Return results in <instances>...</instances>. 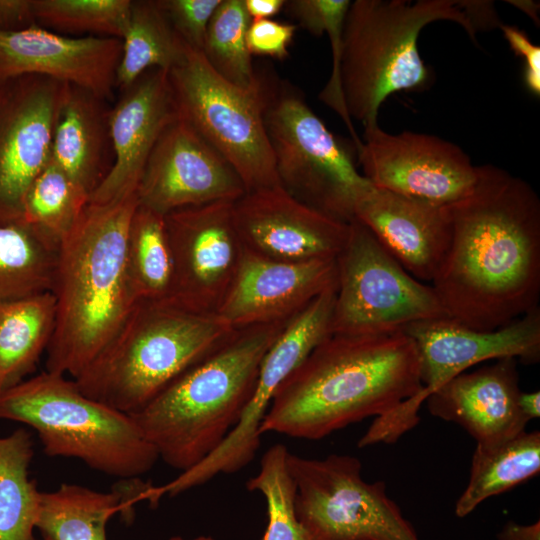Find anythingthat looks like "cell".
I'll list each match as a JSON object with an SVG mask.
<instances>
[{
  "label": "cell",
  "mask_w": 540,
  "mask_h": 540,
  "mask_svg": "<svg viewBox=\"0 0 540 540\" xmlns=\"http://www.w3.org/2000/svg\"><path fill=\"white\" fill-rule=\"evenodd\" d=\"M517 359L503 358L447 381L427 398L429 412L463 427L477 445H495L523 432Z\"/></svg>",
  "instance_id": "23"
},
{
  "label": "cell",
  "mask_w": 540,
  "mask_h": 540,
  "mask_svg": "<svg viewBox=\"0 0 540 540\" xmlns=\"http://www.w3.org/2000/svg\"><path fill=\"white\" fill-rule=\"evenodd\" d=\"M33 453L31 433L24 428L0 437V540H38L41 491L29 476Z\"/></svg>",
  "instance_id": "29"
},
{
  "label": "cell",
  "mask_w": 540,
  "mask_h": 540,
  "mask_svg": "<svg viewBox=\"0 0 540 540\" xmlns=\"http://www.w3.org/2000/svg\"><path fill=\"white\" fill-rule=\"evenodd\" d=\"M151 484L129 479L126 495L100 492L77 484H61L41 492L36 529L49 540H107L109 519L121 512L132 517L134 504L144 501Z\"/></svg>",
  "instance_id": "25"
},
{
  "label": "cell",
  "mask_w": 540,
  "mask_h": 540,
  "mask_svg": "<svg viewBox=\"0 0 540 540\" xmlns=\"http://www.w3.org/2000/svg\"><path fill=\"white\" fill-rule=\"evenodd\" d=\"M137 192L88 203L58 248L51 292L56 316L46 370L78 377L117 333L136 299L126 263Z\"/></svg>",
  "instance_id": "3"
},
{
  "label": "cell",
  "mask_w": 540,
  "mask_h": 540,
  "mask_svg": "<svg viewBox=\"0 0 540 540\" xmlns=\"http://www.w3.org/2000/svg\"><path fill=\"white\" fill-rule=\"evenodd\" d=\"M336 290L337 282L288 322L266 352L253 395L235 427L201 462L165 484L171 497L205 484L219 474L238 472L253 460L261 442V424L276 390L330 335Z\"/></svg>",
  "instance_id": "12"
},
{
  "label": "cell",
  "mask_w": 540,
  "mask_h": 540,
  "mask_svg": "<svg viewBox=\"0 0 540 540\" xmlns=\"http://www.w3.org/2000/svg\"><path fill=\"white\" fill-rule=\"evenodd\" d=\"M540 471V432L517 434L495 445H476L467 486L455 514L465 517L484 500L536 476Z\"/></svg>",
  "instance_id": "27"
},
{
  "label": "cell",
  "mask_w": 540,
  "mask_h": 540,
  "mask_svg": "<svg viewBox=\"0 0 540 540\" xmlns=\"http://www.w3.org/2000/svg\"><path fill=\"white\" fill-rule=\"evenodd\" d=\"M288 449L275 444L264 453L257 474L246 488L261 494L267 506L263 540H311L294 509V484L287 465Z\"/></svg>",
  "instance_id": "35"
},
{
  "label": "cell",
  "mask_w": 540,
  "mask_h": 540,
  "mask_svg": "<svg viewBox=\"0 0 540 540\" xmlns=\"http://www.w3.org/2000/svg\"><path fill=\"white\" fill-rule=\"evenodd\" d=\"M165 540H216V539L208 535H199V536L191 537V538H186L183 536L176 535V536H171Z\"/></svg>",
  "instance_id": "45"
},
{
  "label": "cell",
  "mask_w": 540,
  "mask_h": 540,
  "mask_svg": "<svg viewBox=\"0 0 540 540\" xmlns=\"http://www.w3.org/2000/svg\"><path fill=\"white\" fill-rule=\"evenodd\" d=\"M109 116L107 100L68 85L53 134L51 161L89 196L106 175Z\"/></svg>",
  "instance_id": "24"
},
{
  "label": "cell",
  "mask_w": 540,
  "mask_h": 540,
  "mask_svg": "<svg viewBox=\"0 0 540 540\" xmlns=\"http://www.w3.org/2000/svg\"><path fill=\"white\" fill-rule=\"evenodd\" d=\"M89 195L51 160L29 188L19 223L59 247L78 222Z\"/></svg>",
  "instance_id": "32"
},
{
  "label": "cell",
  "mask_w": 540,
  "mask_h": 540,
  "mask_svg": "<svg viewBox=\"0 0 540 540\" xmlns=\"http://www.w3.org/2000/svg\"><path fill=\"white\" fill-rule=\"evenodd\" d=\"M232 204L220 201L165 215L173 261L169 301L198 313L219 309L244 252Z\"/></svg>",
  "instance_id": "15"
},
{
  "label": "cell",
  "mask_w": 540,
  "mask_h": 540,
  "mask_svg": "<svg viewBox=\"0 0 540 540\" xmlns=\"http://www.w3.org/2000/svg\"><path fill=\"white\" fill-rule=\"evenodd\" d=\"M518 407L521 413L530 421L540 416V392H520Z\"/></svg>",
  "instance_id": "43"
},
{
  "label": "cell",
  "mask_w": 540,
  "mask_h": 540,
  "mask_svg": "<svg viewBox=\"0 0 540 540\" xmlns=\"http://www.w3.org/2000/svg\"><path fill=\"white\" fill-rule=\"evenodd\" d=\"M458 4L475 35L477 30H489L502 25L492 1L465 0L458 1Z\"/></svg>",
  "instance_id": "40"
},
{
  "label": "cell",
  "mask_w": 540,
  "mask_h": 540,
  "mask_svg": "<svg viewBox=\"0 0 540 540\" xmlns=\"http://www.w3.org/2000/svg\"><path fill=\"white\" fill-rule=\"evenodd\" d=\"M511 5L517 7L519 10L526 13L529 18L539 26V3L531 0H509L507 1Z\"/></svg>",
  "instance_id": "44"
},
{
  "label": "cell",
  "mask_w": 540,
  "mask_h": 540,
  "mask_svg": "<svg viewBox=\"0 0 540 540\" xmlns=\"http://www.w3.org/2000/svg\"><path fill=\"white\" fill-rule=\"evenodd\" d=\"M357 157L372 186L440 206L463 198L477 178V166L463 149L426 133L364 129Z\"/></svg>",
  "instance_id": "13"
},
{
  "label": "cell",
  "mask_w": 540,
  "mask_h": 540,
  "mask_svg": "<svg viewBox=\"0 0 540 540\" xmlns=\"http://www.w3.org/2000/svg\"><path fill=\"white\" fill-rule=\"evenodd\" d=\"M138 203L159 214L220 201L246 190L230 163L181 119L160 135L137 186Z\"/></svg>",
  "instance_id": "16"
},
{
  "label": "cell",
  "mask_w": 540,
  "mask_h": 540,
  "mask_svg": "<svg viewBox=\"0 0 540 540\" xmlns=\"http://www.w3.org/2000/svg\"><path fill=\"white\" fill-rule=\"evenodd\" d=\"M289 321L236 329L131 415L159 459L184 472L223 442L253 395L266 352Z\"/></svg>",
  "instance_id": "4"
},
{
  "label": "cell",
  "mask_w": 540,
  "mask_h": 540,
  "mask_svg": "<svg viewBox=\"0 0 540 540\" xmlns=\"http://www.w3.org/2000/svg\"><path fill=\"white\" fill-rule=\"evenodd\" d=\"M178 118L167 71L148 70L122 90L109 116L114 162L88 203H108L136 192L153 147Z\"/></svg>",
  "instance_id": "21"
},
{
  "label": "cell",
  "mask_w": 540,
  "mask_h": 540,
  "mask_svg": "<svg viewBox=\"0 0 540 540\" xmlns=\"http://www.w3.org/2000/svg\"><path fill=\"white\" fill-rule=\"evenodd\" d=\"M42 540H49V539H47V538H42Z\"/></svg>",
  "instance_id": "46"
},
{
  "label": "cell",
  "mask_w": 540,
  "mask_h": 540,
  "mask_svg": "<svg viewBox=\"0 0 540 540\" xmlns=\"http://www.w3.org/2000/svg\"><path fill=\"white\" fill-rule=\"evenodd\" d=\"M127 272L138 301L168 300L173 261L165 216L138 203L126 242Z\"/></svg>",
  "instance_id": "30"
},
{
  "label": "cell",
  "mask_w": 540,
  "mask_h": 540,
  "mask_svg": "<svg viewBox=\"0 0 540 540\" xmlns=\"http://www.w3.org/2000/svg\"><path fill=\"white\" fill-rule=\"evenodd\" d=\"M121 41L116 71V87L121 91L148 70L168 72L185 59L190 48L174 30L158 0H131Z\"/></svg>",
  "instance_id": "28"
},
{
  "label": "cell",
  "mask_w": 540,
  "mask_h": 540,
  "mask_svg": "<svg viewBox=\"0 0 540 540\" xmlns=\"http://www.w3.org/2000/svg\"><path fill=\"white\" fill-rule=\"evenodd\" d=\"M122 41L103 36H65L38 25L0 31V82L38 75L86 89L110 100Z\"/></svg>",
  "instance_id": "19"
},
{
  "label": "cell",
  "mask_w": 540,
  "mask_h": 540,
  "mask_svg": "<svg viewBox=\"0 0 540 540\" xmlns=\"http://www.w3.org/2000/svg\"><path fill=\"white\" fill-rule=\"evenodd\" d=\"M497 540H540V521L529 525L508 521L497 534Z\"/></svg>",
  "instance_id": "41"
},
{
  "label": "cell",
  "mask_w": 540,
  "mask_h": 540,
  "mask_svg": "<svg viewBox=\"0 0 540 540\" xmlns=\"http://www.w3.org/2000/svg\"><path fill=\"white\" fill-rule=\"evenodd\" d=\"M353 219L417 280L432 282L451 232L448 206H440L369 186L356 199Z\"/></svg>",
  "instance_id": "22"
},
{
  "label": "cell",
  "mask_w": 540,
  "mask_h": 540,
  "mask_svg": "<svg viewBox=\"0 0 540 540\" xmlns=\"http://www.w3.org/2000/svg\"><path fill=\"white\" fill-rule=\"evenodd\" d=\"M297 26L290 23L262 19L250 22L246 33L249 53L268 56L278 60L288 57L289 46L295 36Z\"/></svg>",
  "instance_id": "37"
},
{
  "label": "cell",
  "mask_w": 540,
  "mask_h": 540,
  "mask_svg": "<svg viewBox=\"0 0 540 540\" xmlns=\"http://www.w3.org/2000/svg\"><path fill=\"white\" fill-rule=\"evenodd\" d=\"M287 465L295 514L311 540H420L385 483L363 479L356 457L313 459L289 452Z\"/></svg>",
  "instance_id": "11"
},
{
  "label": "cell",
  "mask_w": 540,
  "mask_h": 540,
  "mask_svg": "<svg viewBox=\"0 0 540 540\" xmlns=\"http://www.w3.org/2000/svg\"><path fill=\"white\" fill-rule=\"evenodd\" d=\"M336 281V259L282 262L244 248L216 314L233 329L289 321Z\"/></svg>",
  "instance_id": "20"
},
{
  "label": "cell",
  "mask_w": 540,
  "mask_h": 540,
  "mask_svg": "<svg viewBox=\"0 0 540 540\" xmlns=\"http://www.w3.org/2000/svg\"><path fill=\"white\" fill-rule=\"evenodd\" d=\"M235 330L216 313L194 312L169 300H140L73 380L86 396L132 415Z\"/></svg>",
  "instance_id": "5"
},
{
  "label": "cell",
  "mask_w": 540,
  "mask_h": 540,
  "mask_svg": "<svg viewBox=\"0 0 540 540\" xmlns=\"http://www.w3.org/2000/svg\"><path fill=\"white\" fill-rule=\"evenodd\" d=\"M57 252L21 223L0 225V304L50 292Z\"/></svg>",
  "instance_id": "31"
},
{
  "label": "cell",
  "mask_w": 540,
  "mask_h": 540,
  "mask_svg": "<svg viewBox=\"0 0 540 540\" xmlns=\"http://www.w3.org/2000/svg\"><path fill=\"white\" fill-rule=\"evenodd\" d=\"M55 316L51 291L0 304V394L34 371L52 338Z\"/></svg>",
  "instance_id": "26"
},
{
  "label": "cell",
  "mask_w": 540,
  "mask_h": 540,
  "mask_svg": "<svg viewBox=\"0 0 540 540\" xmlns=\"http://www.w3.org/2000/svg\"><path fill=\"white\" fill-rule=\"evenodd\" d=\"M422 389L419 354L403 330L329 335L278 387L260 430L319 440Z\"/></svg>",
  "instance_id": "2"
},
{
  "label": "cell",
  "mask_w": 540,
  "mask_h": 540,
  "mask_svg": "<svg viewBox=\"0 0 540 540\" xmlns=\"http://www.w3.org/2000/svg\"><path fill=\"white\" fill-rule=\"evenodd\" d=\"M131 0H33L36 24L56 33L122 39Z\"/></svg>",
  "instance_id": "34"
},
{
  "label": "cell",
  "mask_w": 540,
  "mask_h": 540,
  "mask_svg": "<svg viewBox=\"0 0 540 540\" xmlns=\"http://www.w3.org/2000/svg\"><path fill=\"white\" fill-rule=\"evenodd\" d=\"M285 2V0H244V6L252 22L275 16L283 10Z\"/></svg>",
  "instance_id": "42"
},
{
  "label": "cell",
  "mask_w": 540,
  "mask_h": 540,
  "mask_svg": "<svg viewBox=\"0 0 540 540\" xmlns=\"http://www.w3.org/2000/svg\"><path fill=\"white\" fill-rule=\"evenodd\" d=\"M503 36L511 50L524 57V84L532 95L540 96V47L534 44L520 28L502 24Z\"/></svg>",
  "instance_id": "38"
},
{
  "label": "cell",
  "mask_w": 540,
  "mask_h": 540,
  "mask_svg": "<svg viewBox=\"0 0 540 540\" xmlns=\"http://www.w3.org/2000/svg\"><path fill=\"white\" fill-rule=\"evenodd\" d=\"M263 82L264 122L280 185L307 206L350 222L356 199L371 186L353 154L301 93L266 76Z\"/></svg>",
  "instance_id": "8"
},
{
  "label": "cell",
  "mask_w": 540,
  "mask_h": 540,
  "mask_svg": "<svg viewBox=\"0 0 540 540\" xmlns=\"http://www.w3.org/2000/svg\"><path fill=\"white\" fill-rule=\"evenodd\" d=\"M403 331L416 345L423 384L417 395L404 402L410 415L418 414L432 392L477 363L515 358L534 364L540 359L539 306L490 331L475 330L451 318L412 323Z\"/></svg>",
  "instance_id": "17"
},
{
  "label": "cell",
  "mask_w": 540,
  "mask_h": 540,
  "mask_svg": "<svg viewBox=\"0 0 540 540\" xmlns=\"http://www.w3.org/2000/svg\"><path fill=\"white\" fill-rule=\"evenodd\" d=\"M330 335H374L449 318L432 285L410 275L359 221L336 257Z\"/></svg>",
  "instance_id": "10"
},
{
  "label": "cell",
  "mask_w": 540,
  "mask_h": 540,
  "mask_svg": "<svg viewBox=\"0 0 540 540\" xmlns=\"http://www.w3.org/2000/svg\"><path fill=\"white\" fill-rule=\"evenodd\" d=\"M448 207L449 244L431 283L449 318L490 331L538 307L540 199L534 188L484 164L471 190Z\"/></svg>",
  "instance_id": "1"
},
{
  "label": "cell",
  "mask_w": 540,
  "mask_h": 540,
  "mask_svg": "<svg viewBox=\"0 0 540 540\" xmlns=\"http://www.w3.org/2000/svg\"><path fill=\"white\" fill-rule=\"evenodd\" d=\"M174 30L193 50L202 51L208 24L221 0H158Z\"/></svg>",
  "instance_id": "36"
},
{
  "label": "cell",
  "mask_w": 540,
  "mask_h": 540,
  "mask_svg": "<svg viewBox=\"0 0 540 540\" xmlns=\"http://www.w3.org/2000/svg\"><path fill=\"white\" fill-rule=\"evenodd\" d=\"M448 20L476 41L456 0H355L348 8L342 36L339 78L350 119L364 129L377 123L388 96L423 88L430 79L418 49L421 30Z\"/></svg>",
  "instance_id": "6"
},
{
  "label": "cell",
  "mask_w": 540,
  "mask_h": 540,
  "mask_svg": "<svg viewBox=\"0 0 540 540\" xmlns=\"http://www.w3.org/2000/svg\"><path fill=\"white\" fill-rule=\"evenodd\" d=\"M178 117L192 126L234 168L246 192L279 186L264 122V82L239 88L216 74L201 51L188 49L168 71Z\"/></svg>",
  "instance_id": "9"
},
{
  "label": "cell",
  "mask_w": 540,
  "mask_h": 540,
  "mask_svg": "<svg viewBox=\"0 0 540 540\" xmlns=\"http://www.w3.org/2000/svg\"><path fill=\"white\" fill-rule=\"evenodd\" d=\"M35 25L33 0H0V31L15 32Z\"/></svg>",
  "instance_id": "39"
},
{
  "label": "cell",
  "mask_w": 540,
  "mask_h": 540,
  "mask_svg": "<svg viewBox=\"0 0 540 540\" xmlns=\"http://www.w3.org/2000/svg\"><path fill=\"white\" fill-rule=\"evenodd\" d=\"M232 213L246 250L282 262L336 259L350 232V222L307 206L281 185L245 192Z\"/></svg>",
  "instance_id": "18"
},
{
  "label": "cell",
  "mask_w": 540,
  "mask_h": 540,
  "mask_svg": "<svg viewBox=\"0 0 540 540\" xmlns=\"http://www.w3.org/2000/svg\"><path fill=\"white\" fill-rule=\"evenodd\" d=\"M0 419L32 428L46 455L120 479L138 478L159 459L131 415L86 396L64 375L44 371L1 393Z\"/></svg>",
  "instance_id": "7"
},
{
  "label": "cell",
  "mask_w": 540,
  "mask_h": 540,
  "mask_svg": "<svg viewBox=\"0 0 540 540\" xmlns=\"http://www.w3.org/2000/svg\"><path fill=\"white\" fill-rule=\"evenodd\" d=\"M68 85L38 75L0 82V225L19 223L29 188L51 160Z\"/></svg>",
  "instance_id": "14"
},
{
  "label": "cell",
  "mask_w": 540,
  "mask_h": 540,
  "mask_svg": "<svg viewBox=\"0 0 540 540\" xmlns=\"http://www.w3.org/2000/svg\"><path fill=\"white\" fill-rule=\"evenodd\" d=\"M250 22L244 0H221L208 24L201 51L216 74L242 89L259 84L246 43Z\"/></svg>",
  "instance_id": "33"
}]
</instances>
